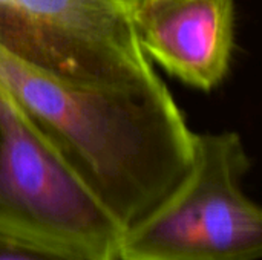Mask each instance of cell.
Returning a JSON list of instances; mask_svg holds the SVG:
<instances>
[{
    "mask_svg": "<svg viewBox=\"0 0 262 260\" xmlns=\"http://www.w3.org/2000/svg\"><path fill=\"white\" fill-rule=\"evenodd\" d=\"M0 86L124 231L192 170L195 132L164 81L143 89L78 84L0 46Z\"/></svg>",
    "mask_w": 262,
    "mask_h": 260,
    "instance_id": "6da1fadb",
    "label": "cell"
},
{
    "mask_svg": "<svg viewBox=\"0 0 262 260\" xmlns=\"http://www.w3.org/2000/svg\"><path fill=\"white\" fill-rule=\"evenodd\" d=\"M250 169L238 132L195 133L184 182L121 239L117 260H256L261 208L244 193Z\"/></svg>",
    "mask_w": 262,
    "mask_h": 260,
    "instance_id": "7a4b0ae2",
    "label": "cell"
},
{
    "mask_svg": "<svg viewBox=\"0 0 262 260\" xmlns=\"http://www.w3.org/2000/svg\"><path fill=\"white\" fill-rule=\"evenodd\" d=\"M0 46L78 84L143 89L163 81L121 0H0Z\"/></svg>",
    "mask_w": 262,
    "mask_h": 260,
    "instance_id": "3957f363",
    "label": "cell"
},
{
    "mask_svg": "<svg viewBox=\"0 0 262 260\" xmlns=\"http://www.w3.org/2000/svg\"><path fill=\"white\" fill-rule=\"evenodd\" d=\"M0 225L115 259L124 234L2 86Z\"/></svg>",
    "mask_w": 262,
    "mask_h": 260,
    "instance_id": "277c9868",
    "label": "cell"
},
{
    "mask_svg": "<svg viewBox=\"0 0 262 260\" xmlns=\"http://www.w3.org/2000/svg\"><path fill=\"white\" fill-rule=\"evenodd\" d=\"M126 6L143 52L169 75L204 92L227 77L233 0H134Z\"/></svg>",
    "mask_w": 262,
    "mask_h": 260,
    "instance_id": "5b68a950",
    "label": "cell"
},
{
    "mask_svg": "<svg viewBox=\"0 0 262 260\" xmlns=\"http://www.w3.org/2000/svg\"><path fill=\"white\" fill-rule=\"evenodd\" d=\"M0 260H117L114 256L0 225Z\"/></svg>",
    "mask_w": 262,
    "mask_h": 260,
    "instance_id": "8992f818",
    "label": "cell"
},
{
    "mask_svg": "<svg viewBox=\"0 0 262 260\" xmlns=\"http://www.w3.org/2000/svg\"><path fill=\"white\" fill-rule=\"evenodd\" d=\"M121 2H123V3L126 5V3H129V2H134V0H121Z\"/></svg>",
    "mask_w": 262,
    "mask_h": 260,
    "instance_id": "52a82bcc",
    "label": "cell"
}]
</instances>
